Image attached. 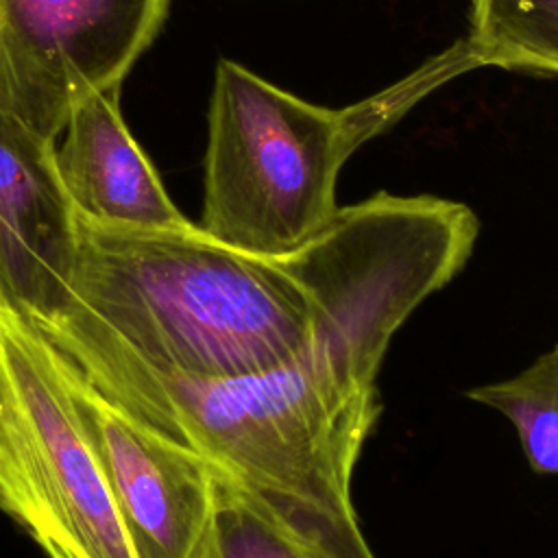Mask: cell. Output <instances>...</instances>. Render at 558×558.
Returning a JSON list of instances; mask_svg holds the SVG:
<instances>
[{"mask_svg":"<svg viewBox=\"0 0 558 558\" xmlns=\"http://www.w3.org/2000/svg\"><path fill=\"white\" fill-rule=\"evenodd\" d=\"M33 325L63 353L109 355L187 379H233L305 355L318 312L283 255L227 246L194 222L144 229L76 211L65 303Z\"/></svg>","mask_w":558,"mask_h":558,"instance_id":"cell-1","label":"cell"},{"mask_svg":"<svg viewBox=\"0 0 558 558\" xmlns=\"http://www.w3.org/2000/svg\"><path fill=\"white\" fill-rule=\"evenodd\" d=\"M59 353L111 401L238 482L318 551L377 558L351 499L353 471L381 416L377 373L325 344L233 379H187L109 355Z\"/></svg>","mask_w":558,"mask_h":558,"instance_id":"cell-2","label":"cell"},{"mask_svg":"<svg viewBox=\"0 0 558 558\" xmlns=\"http://www.w3.org/2000/svg\"><path fill=\"white\" fill-rule=\"evenodd\" d=\"M477 68L453 44L392 87L344 109L301 100L244 65L220 59L209 102L205 194L198 227L255 255H286L338 211L340 168L416 100Z\"/></svg>","mask_w":558,"mask_h":558,"instance_id":"cell-3","label":"cell"},{"mask_svg":"<svg viewBox=\"0 0 558 558\" xmlns=\"http://www.w3.org/2000/svg\"><path fill=\"white\" fill-rule=\"evenodd\" d=\"M0 510L46 558H140L48 340L2 303Z\"/></svg>","mask_w":558,"mask_h":558,"instance_id":"cell-4","label":"cell"},{"mask_svg":"<svg viewBox=\"0 0 558 558\" xmlns=\"http://www.w3.org/2000/svg\"><path fill=\"white\" fill-rule=\"evenodd\" d=\"M170 0H0V109L57 142L72 105L120 89Z\"/></svg>","mask_w":558,"mask_h":558,"instance_id":"cell-5","label":"cell"},{"mask_svg":"<svg viewBox=\"0 0 558 558\" xmlns=\"http://www.w3.org/2000/svg\"><path fill=\"white\" fill-rule=\"evenodd\" d=\"M50 349L137 556L205 558L216 506L214 464L126 412Z\"/></svg>","mask_w":558,"mask_h":558,"instance_id":"cell-6","label":"cell"},{"mask_svg":"<svg viewBox=\"0 0 558 558\" xmlns=\"http://www.w3.org/2000/svg\"><path fill=\"white\" fill-rule=\"evenodd\" d=\"M76 259V209L57 142L0 109V303L31 323L57 316Z\"/></svg>","mask_w":558,"mask_h":558,"instance_id":"cell-7","label":"cell"},{"mask_svg":"<svg viewBox=\"0 0 558 558\" xmlns=\"http://www.w3.org/2000/svg\"><path fill=\"white\" fill-rule=\"evenodd\" d=\"M118 102L120 89H94L70 109L57 168L74 209L85 218L122 227L192 225L129 133Z\"/></svg>","mask_w":558,"mask_h":558,"instance_id":"cell-8","label":"cell"},{"mask_svg":"<svg viewBox=\"0 0 558 558\" xmlns=\"http://www.w3.org/2000/svg\"><path fill=\"white\" fill-rule=\"evenodd\" d=\"M464 41L477 68L558 74V0H473Z\"/></svg>","mask_w":558,"mask_h":558,"instance_id":"cell-9","label":"cell"},{"mask_svg":"<svg viewBox=\"0 0 558 558\" xmlns=\"http://www.w3.org/2000/svg\"><path fill=\"white\" fill-rule=\"evenodd\" d=\"M464 397L508 418L536 475H558V342L517 375L469 388Z\"/></svg>","mask_w":558,"mask_h":558,"instance_id":"cell-10","label":"cell"},{"mask_svg":"<svg viewBox=\"0 0 558 558\" xmlns=\"http://www.w3.org/2000/svg\"><path fill=\"white\" fill-rule=\"evenodd\" d=\"M216 469V466H214ZM205 558H329L279 519L238 482L216 469V506Z\"/></svg>","mask_w":558,"mask_h":558,"instance_id":"cell-11","label":"cell"}]
</instances>
